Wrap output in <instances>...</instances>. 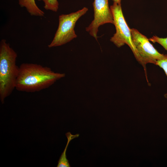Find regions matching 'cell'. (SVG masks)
<instances>
[{"label": "cell", "instance_id": "obj_1", "mask_svg": "<svg viewBox=\"0 0 167 167\" xmlns=\"http://www.w3.org/2000/svg\"><path fill=\"white\" fill-rule=\"evenodd\" d=\"M65 73L54 72L47 66L32 63H23L19 66L15 89L33 92L49 88L65 76Z\"/></svg>", "mask_w": 167, "mask_h": 167}, {"label": "cell", "instance_id": "obj_2", "mask_svg": "<svg viewBox=\"0 0 167 167\" xmlns=\"http://www.w3.org/2000/svg\"><path fill=\"white\" fill-rule=\"evenodd\" d=\"M17 54L2 39L0 43V98L2 104L15 89L19 66L16 65Z\"/></svg>", "mask_w": 167, "mask_h": 167}, {"label": "cell", "instance_id": "obj_3", "mask_svg": "<svg viewBox=\"0 0 167 167\" xmlns=\"http://www.w3.org/2000/svg\"><path fill=\"white\" fill-rule=\"evenodd\" d=\"M110 8L113 14L114 24L116 30V33L110 39V41L118 47H120L125 44L128 45L136 59L139 62V57L132 40L131 29L127 25L123 16L121 4L114 2Z\"/></svg>", "mask_w": 167, "mask_h": 167}, {"label": "cell", "instance_id": "obj_4", "mask_svg": "<svg viewBox=\"0 0 167 167\" xmlns=\"http://www.w3.org/2000/svg\"><path fill=\"white\" fill-rule=\"evenodd\" d=\"M88 9L84 7L75 12L62 14L59 17V25L57 30L49 48L61 46L70 41L77 37L74 27L77 21L86 13Z\"/></svg>", "mask_w": 167, "mask_h": 167}, {"label": "cell", "instance_id": "obj_5", "mask_svg": "<svg viewBox=\"0 0 167 167\" xmlns=\"http://www.w3.org/2000/svg\"><path fill=\"white\" fill-rule=\"evenodd\" d=\"M132 40L139 55V62L144 67L148 63L156 65L159 60L167 58V55L161 54L144 35L135 28L131 29Z\"/></svg>", "mask_w": 167, "mask_h": 167}, {"label": "cell", "instance_id": "obj_6", "mask_svg": "<svg viewBox=\"0 0 167 167\" xmlns=\"http://www.w3.org/2000/svg\"><path fill=\"white\" fill-rule=\"evenodd\" d=\"M93 6L94 19L86 28V30L97 40L99 26L107 23L114 24V21L112 13L109 6L108 0H94Z\"/></svg>", "mask_w": 167, "mask_h": 167}, {"label": "cell", "instance_id": "obj_7", "mask_svg": "<svg viewBox=\"0 0 167 167\" xmlns=\"http://www.w3.org/2000/svg\"><path fill=\"white\" fill-rule=\"evenodd\" d=\"M19 3L21 7H25L32 15L43 16L44 13L36 5L35 0H19Z\"/></svg>", "mask_w": 167, "mask_h": 167}, {"label": "cell", "instance_id": "obj_8", "mask_svg": "<svg viewBox=\"0 0 167 167\" xmlns=\"http://www.w3.org/2000/svg\"><path fill=\"white\" fill-rule=\"evenodd\" d=\"M66 135L67 138V143L58 160L57 167H70L71 166L68 160L66 158V152L70 141L75 138H78L79 136V134H77L75 135H72L70 132H68L66 134Z\"/></svg>", "mask_w": 167, "mask_h": 167}, {"label": "cell", "instance_id": "obj_9", "mask_svg": "<svg viewBox=\"0 0 167 167\" xmlns=\"http://www.w3.org/2000/svg\"><path fill=\"white\" fill-rule=\"evenodd\" d=\"M42 0L45 3L44 8L47 10H50L57 12L58 8L59 3L57 0Z\"/></svg>", "mask_w": 167, "mask_h": 167}, {"label": "cell", "instance_id": "obj_10", "mask_svg": "<svg viewBox=\"0 0 167 167\" xmlns=\"http://www.w3.org/2000/svg\"><path fill=\"white\" fill-rule=\"evenodd\" d=\"M149 40L154 43H159L167 51V37L161 38L156 36H153L151 38H150Z\"/></svg>", "mask_w": 167, "mask_h": 167}, {"label": "cell", "instance_id": "obj_11", "mask_svg": "<svg viewBox=\"0 0 167 167\" xmlns=\"http://www.w3.org/2000/svg\"><path fill=\"white\" fill-rule=\"evenodd\" d=\"M156 65L162 68L167 76V58L158 60Z\"/></svg>", "mask_w": 167, "mask_h": 167}, {"label": "cell", "instance_id": "obj_12", "mask_svg": "<svg viewBox=\"0 0 167 167\" xmlns=\"http://www.w3.org/2000/svg\"><path fill=\"white\" fill-rule=\"evenodd\" d=\"M114 2L118 4H121V0H113Z\"/></svg>", "mask_w": 167, "mask_h": 167}]
</instances>
